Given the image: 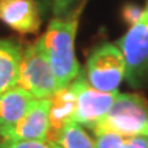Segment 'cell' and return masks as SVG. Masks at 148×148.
Segmentation results:
<instances>
[{
	"instance_id": "obj_8",
	"label": "cell",
	"mask_w": 148,
	"mask_h": 148,
	"mask_svg": "<svg viewBox=\"0 0 148 148\" xmlns=\"http://www.w3.org/2000/svg\"><path fill=\"white\" fill-rule=\"evenodd\" d=\"M49 99H36L30 110L18 122L6 140L45 141L49 132Z\"/></svg>"
},
{
	"instance_id": "obj_12",
	"label": "cell",
	"mask_w": 148,
	"mask_h": 148,
	"mask_svg": "<svg viewBox=\"0 0 148 148\" xmlns=\"http://www.w3.org/2000/svg\"><path fill=\"white\" fill-rule=\"evenodd\" d=\"M62 148H95V142L79 123L71 122L53 138Z\"/></svg>"
},
{
	"instance_id": "obj_7",
	"label": "cell",
	"mask_w": 148,
	"mask_h": 148,
	"mask_svg": "<svg viewBox=\"0 0 148 148\" xmlns=\"http://www.w3.org/2000/svg\"><path fill=\"white\" fill-rule=\"evenodd\" d=\"M0 21L21 35L38 32L40 8L36 0H0Z\"/></svg>"
},
{
	"instance_id": "obj_13",
	"label": "cell",
	"mask_w": 148,
	"mask_h": 148,
	"mask_svg": "<svg viewBox=\"0 0 148 148\" xmlns=\"http://www.w3.org/2000/svg\"><path fill=\"white\" fill-rule=\"evenodd\" d=\"M95 135V148H126L125 138L121 135L111 131L96 132Z\"/></svg>"
},
{
	"instance_id": "obj_1",
	"label": "cell",
	"mask_w": 148,
	"mask_h": 148,
	"mask_svg": "<svg viewBox=\"0 0 148 148\" xmlns=\"http://www.w3.org/2000/svg\"><path fill=\"white\" fill-rule=\"evenodd\" d=\"M84 3L69 16L54 17L48 24L46 32L38 38L43 52L53 69L59 89L68 86L79 75L80 66L75 57L74 42Z\"/></svg>"
},
{
	"instance_id": "obj_4",
	"label": "cell",
	"mask_w": 148,
	"mask_h": 148,
	"mask_svg": "<svg viewBox=\"0 0 148 148\" xmlns=\"http://www.w3.org/2000/svg\"><path fill=\"white\" fill-rule=\"evenodd\" d=\"M85 78L99 91L115 92L126 75V63L116 45L103 43L90 53Z\"/></svg>"
},
{
	"instance_id": "obj_10",
	"label": "cell",
	"mask_w": 148,
	"mask_h": 148,
	"mask_svg": "<svg viewBox=\"0 0 148 148\" xmlns=\"http://www.w3.org/2000/svg\"><path fill=\"white\" fill-rule=\"evenodd\" d=\"M49 132L47 140L53 138L68 123L74 122L75 114V94L71 85L59 89L49 98Z\"/></svg>"
},
{
	"instance_id": "obj_3",
	"label": "cell",
	"mask_w": 148,
	"mask_h": 148,
	"mask_svg": "<svg viewBox=\"0 0 148 148\" xmlns=\"http://www.w3.org/2000/svg\"><path fill=\"white\" fill-rule=\"evenodd\" d=\"M17 85L35 99H49L59 90L53 69L38 40L22 51Z\"/></svg>"
},
{
	"instance_id": "obj_11",
	"label": "cell",
	"mask_w": 148,
	"mask_h": 148,
	"mask_svg": "<svg viewBox=\"0 0 148 148\" xmlns=\"http://www.w3.org/2000/svg\"><path fill=\"white\" fill-rule=\"evenodd\" d=\"M22 49L20 45L0 40V95L17 85Z\"/></svg>"
},
{
	"instance_id": "obj_6",
	"label": "cell",
	"mask_w": 148,
	"mask_h": 148,
	"mask_svg": "<svg viewBox=\"0 0 148 148\" xmlns=\"http://www.w3.org/2000/svg\"><path fill=\"white\" fill-rule=\"evenodd\" d=\"M69 85L75 94L74 122L90 130L105 116L119 94V91L104 92L96 90L88 83L85 74L82 71Z\"/></svg>"
},
{
	"instance_id": "obj_17",
	"label": "cell",
	"mask_w": 148,
	"mask_h": 148,
	"mask_svg": "<svg viewBox=\"0 0 148 148\" xmlns=\"http://www.w3.org/2000/svg\"><path fill=\"white\" fill-rule=\"evenodd\" d=\"M126 148H148V136H132L125 138Z\"/></svg>"
},
{
	"instance_id": "obj_2",
	"label": "cell",
	"mask_w": 148,
	"mask_h": 148,
	"mask_svg": "<svg viewBox=\"0 0 148 148\" xmlns=\"http://www.w3.org/2000/svg\"><path fill=\"white\" fill-rule=\"evenodd\" d=\"M111 131L123 137L148 136V101L133 92H119L92 132Z\"/></svg>"
},
{
	"instance_id": "obj_16",
	"label": "cell",
	"mask_w": 148,
	"mask_h": 148,
	"mask_svg": "<svg viewBox=\"0 0 148 148\" xmlns=\"http://www.w3.org/2000/svg\"><path fill=\"white\" fill-rule=\"evenodd\" d=\"M77 3V0H52V9L56 17L63 18L71 14V9Z\"/></svg>"
},
{
	"instance_id": "obj_15",
	"label": "cell",
	"mask_w": 148,
	"mask_h": 148,
	"mask_svg": "<svg viewBox=\"0 0 148 148\" xmlns=\"http://www.w3.org/2000/svg\"><path fill=\"white\" fill-rule=\"evenodd\" d=\"M142 12H143V9L141 6L130 3V4H126V5L122 8L121 15H122L123 21L126 22L127 25L132 26L140 20V17L142 16Z\"/></svg>"
},
{
	"instance_id": "obj_9",
	"label": "cell",
	"mask_w": 148,
	"mask_h": 148,
	"mask_svg": "<svg viewBox=\"0 0 148 148\" xmlns=\"http://www.w3.org/2000/svg\"><path fill=\"white\" fill-rule=\"evenodd\" d=\"M36 99L18 85L0 95V137L6 138Z\"/></svg>"
},
{
	"instance_id": "obj_5",
	"label": "cell",
	"mask_w": 148,
	"mask_h": 148,
	"mask_svg": "<svg viewBox=\"0 0 148 148\" xmlns=\"http://www.w3.org/2000/svg\"><path fill=\"white\" fill-rule=\"evenodd\" d=\"M126 63V79L132 86L141 85L148 78V1L142 16L128 31L117 40Z\"/></svg>"
},
{
	"instance_id": "obj_14",
	"label": "cell",
	"mask_w": 148,
	"mask_h": 148,
	"mask_svg": "<svg viewBox=\"0 0 148 148\" xmlns=\"http://www.w3.org/2000/svg\"><path fill=\"white\" fill-rule=\"evenodd\" d=\"M0 148H62L51 140L45 141H16L0 137Z\"/></svg>"
}]
</instances>
